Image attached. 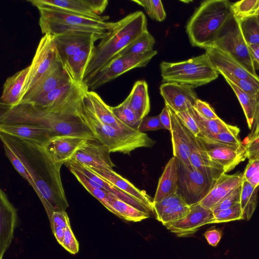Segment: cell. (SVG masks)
<instances>
[{
    "label": "cell",
    "instance_id": "6da1fadb",
    "mask_svg": "<svg viewBox=\"0 0 259 259\" xmlns=\"http://www.w3.org/2000/svg\"><path fill=\"white\" fill-rule=\"evenodd\" d=\"M0 138L9 143L25 166L49 220L53 212L65 211L69 204L61 178L63 164L55 162L42 146L2 133Z\"/></svg>",
    "mask_w": 259,
    "mask_h": 259
},
{
    "label": "cell",
    "instance_id": "7a4b0ae2",
    "mask_svg": "<svg viewBox=\"0 0 259 259\" xmlns=\"http://www.w3.org/2000/svg\"><path fill=\"white\" fill-rule=\"evenodd\" d=\"M84 94L51 110H42L27 103H20L13 107L3 108L4 111L0 116V124H23L40 126L50 130L54 137L73 135L94 139V135L80 112Z\"/></svg>",
    "mask_w": 259,
    "mask_h": 259
},
{
    "label": "cell",
    "instance_id": "3957f363",
    "mask_svg": "<svg viewBox=\"0 0 259 259\" xmlns=\"http://www.w3.org/2000/svg\"><path fill=\"white\" fill-rule=\"evenodd\" d=\"M146 30L147 19L142 11L131 13L116 22L107 34L95 47L83 82L86 84L111 60Z\"/></svg>",
    "mask_w": 259,
    "mask_h": 259
},
{
    "label": "cell",
    "instance_id": "277c9868",
    "mask_svg": "<svg viewBox=\"0 0 259 259\" xmlns=\"http://www.w3.org/2000/svg\"><path fill=\"white\" fill-rule=\"evenodd\" d=\"M232 14L231 4L227 0L202 2L186 26L191 45L204 49L210 47Z\"/></svg>",
    "mask_w": 259,
    "mask_h": 259
},
{
    "label": "cell",
    "instance_id": "5b68a950",
    "mask_svg": "<svg viewBox=\"0 0 259 259\" xmlns=\"http://www.w3.org/2000/svg\"><path fill=\"white\" fill-rule=\"evenodd\" d=\"M39 25L42 34L57 36L73 31H85L106 36L115 22L95 19L61 10L40 7Z\"/></svg>",
    "mask_w": 259,
    "mask_h": 259
},
{
    "label": "cell",
    "instance_id": "8992f818",
    "mask_svg": "<svg viewBox=\"0 0 259 259\" xmlns=\"http://www.w3.org/2000/svg\"><path fill=\"white\" fill-rule=\"evenodd\" d=\"M80 112L95 138L108 147L111 153L130 154L137 148L151 147L155 143L145 133H129L103 123L84 105L82 100Z\"/></svg>",
    "mask_w": 259,
    "mask_h": 259
},
{
    "label": "cell",
    "instance_id": "52a82bcc",
    "mask_svg": "<svg viewBox=\"0 0 259 259\" xmlns=\"http://www.w3.org/2000/svg\"><path fill=\"white\" fill-rule=\"evenodd\" d=\"M160 67L163 82L183 83L194 88L215 80L219 74L205 53L183 61H163Z\"/></svg>",
    "mask_w": 259,
    "mask_h": 259
},
{
    "label": "cell",
    "instance_id": "ba28073f",
    "mask_svg": "<svg viewBox=\"0 0 259 259\" xmlns=\"http://www.w3.org/2000/svg\"><path fill=\"white\" fill-rule=\"evenodd\" d=\"M210 47L228 53L252 74L257 76L248 45L241 32L239 22L233 14L225 23Z\"/></svg>",
    "mask_w": 259,
    "mask_h": 259
},
{
    "label": "cell",
    "instance_id": "9c48e42d",
    "mask_svg": "<svg viewBox=\"0 0 259 259\" xmlns=\"http://www.w3.org/2000/svg\"><path fill=\"white\" fill-rule=\"evenodd\" d=\"M178 175L177 192L189 206L199 203L216 182L209 179L192 166H186L179 160Z\"/></svg>",
    "mask_w": 259,
    "mask_h": 259
},
{
    "label": "cell",
    "instance_id": "30bf717a",
    "mask_svg": "<svg viewBox=\"0 0 259 259\" xmlns=\"http://www.w3.org/2000/svg\"><path fill=\"white\" fill-rule=\"evenodd\" d=\"M157 53L152 50L144 54L121 55L118 54L85 84L89 90H95L127 71L145 66Z\"/></svg>",
    "mask_w": 259,
    "mask_h": 259
},
{
    "label": "cell",
    "instance_id": "8fae6325",
    "mask_svg": "<svg viewBox=\"0 0 259 259\" xmlns=\"http://www.w3.org/2000/svg\"><path fill=\"white\" fill-rule=\"evenodd\" d=\"M58 60L54 36L45 34L38 43L29 65L23 96L51 69Z\"/></svg>",
    "mask_w": 259,
    "mask_h": 259
},
{
    "label": "cell",
    "instance_id": "7c38bea8",
    "mask_svg": "<svg viewBox=\"0 0 259 259\" xmlns=\"http://www.w3.org/2000/svg\"><path fill=\"white\" fill-rule=\"evenodd\" d=\"M36 8H55L88 18L107 20L108 16H101L106 9L107 0H28Z\"/></svg>",
    "mask_w": 259,
    "mask_h": 259
},
{
    "label": "cell",
    "instance_id": "4fadbf2b",
    "mask_svg": "<svg viewBox=\"0 0 259 259\" xmlns=\"http://www.w3.org/2000/svg\"><path fill=\"white\" fill-rule=\"evenodd\" d=\"M110 153L108 147L96 138L88 139L67 162L97 169H113L115 165L110 158Z\"/></svg>",
    "mask_w": 259,
    "mask_h": 259
},
{
    "label": "cell",
    "instance_id": "5bb4252c",
    "mask_svg": "<svg viewBox=\"0 0 259 259\" xmlns=\"http://www.w3.org/2000/svg\"><path fill=\"white\" fill-rule=\"evenodd\" d=\"M105 36L85 31H73L54 36L57 56L63 68L84 46Z\"/></svg>",
    "mask_w": 259,
    "mask_h": 259
},
{
    "label": "cell",
    "instance_id": "9a60e30c",
    "mask_svg": "<svg viewBox=\"0 0 259 259\" xmlns=\"http://www.w3.org/2000/svg\"><path fill=\"white\" fill-rule=\"evenodd\" d=\"M201 140L210 158L221 165L225 173L234 169L247 158L245 146H235L223 144L211 140L198 137Z\"/></svg>",
    "mask_w": 259,
    "mask_h": 259
},
{
    "label": "cell",
    "instance_id": "2e32d148",
    "mask_svg": "<svg viewBox=\"0 0 259 259\" xmlns=\"http://www.w3.org/2000/svg\"><path fill=\"white\" fill-rule=\"evenodd\" d=\"M214 215L210 208L199 203L190 206L189 213L184 218L165 225L166 228L178 237L193 235L199 229L207 224H213Z\"/></svg>",
    "mask_w": 259,
    "mask_h": 259
},
{
    "label": "cell",
    "instance_id": "e0dca14e",
    "mask_svg": "<svg viewBox=\"0 0 259 259\" xmlns=\"http://www.w3.org/2000/svg\"><path fill=\"white\" fill-rule=\"evenodd\" d=\"M71 81L72 80L58 60L51 69L24 95L20 103H34L55 89Z\"/></svg>",
    "mask_w": 259,
    "mask_h": 259
},
{
    "label": "cell",
    "instance_id": "ac0fdd59",
    "mask_svg": "<svg viewBox=\"0 0 259 259\" xmlns=\"http://www.w3.org/2000/svg\"><path fill=\"white\" fill-rule=\"evenodd\" d=\"M160 93L168 106L175 112L189 110L197 99L194 88L176 82H164L160 87Z\"/></svg>",
    "mask_w": 259,
    "mask_h": 259
},
{
    "label": "cell",
    "instance_id": "d6986e66",
    "mask_svg": "<svg viewBox=\"0 0 259 259\" xmlns=\"http://www.w3.org/2000/svg\"><path fill=\"white\" fill-rule=\"evenodd\" d=\"M205 50L219 74L249 80L259 84V76L252 74L228 53L213 47L206 48Z\"/></svg>",
    "mask_w": 259,
    "mask_h": 259
},
{
    "label": "cell",
    "instance_id": "ffe728a7",
    "mask_svg": "<svg viewBox=\"0 0 259 259\" xmlns=\"http://www.w3.org/2000/svg\"><path fill=\"white\" fill-rule=\"evenodd\" d=\"M190 138L191 165L209 179L216 181L225 173L223 168L213 162L207 154L204 145L198 137H195L188 128Z\"/></svg>",
    "mask_w": 259,
    "mask_h": 259
},
{
    "label": "cell",
    "instance_id": "44dd1931",
    "mask_svg": "<svg viewBox=\"0 0 259 259\" xmlns=\"http://www.w3.org/2000/svg\"><path fill=\"white\" fill-rule=\"evenodd\" d=\"M82 102L84 105L102 122L116 129L129 133H136L133 129L120 121L113 113L111 107L106 104L101 97L93 91L84 93Z\"/></svg>",
    "mask_w": 259,
    "mask_h": 259
},
{
    "label": "cell",
    "instance_id": "7402d4cb",
    "mask_svg": "<svg viewBox=\"0 0 259 259\" xmlns=\"http://www.w3.org/2000/svg\"><path fill=\"white\" fill-rule=\"evenodd\" d=\"M88 139L77 136H57L52 137L44 147L55 162L63 164Z\"/></svg>",
    "mask_w": 259,
    "mask_h": 259
},
{
    "label": "cell",
    "instance_id": "603a6c76",
    "mask_svg": "<svg viewBox=\"0 0 259 259\" xmlns=\"http://www.w3.org/2000/svg\"><path fill=\"white\" fill-rule=\"evenodd\" d=\"M17 210L3 190L0 191V259L9 248L17 224Z\"/></svg>",
    "mask_w": 259,
    "mask_h": 259
},
{
    "label": "cell",
    "instance_id": "cb8c5ba5",
    "mask_svg": "<svg viewBox=\"0 0 259 259\" xmlns=\"http://www.w3.org/2000/svg\"><path fill=\"white\" fill-rule=\"evenodd\" d=\"M167 107L170 117L171 129L170 132L174 156L184 165L188 166H192L189 158L191 148L190 138L187 129L176 113L168 106Z\"/></svg>",
    "mask_w": 259,
    "mask_h": 259
},
{
    "label": "cell",
    "instance_id": "d4e9b609",
    "mask_svg": "<svg viewBox=\"0 0 259 259\" xmlns=\"http://www.w3.org/2000/svg\"><path fill=\"white\" fill-rule=\"evenodd\" d=\"M0 133L44 146L54 136L40 126L23 124H0Z\"/></svg>",
    "mask_w": 259,
    "mask_h": 259
},
{
    "label": "cell",
    "instance_id": "484cf974",
    "mask_svg": "<svg viewBox=\"0 0 259 259\" xmlns=\"http://www.w3.org/2000/svg\"><path fill=\"white\" fill-rule=\"evenodd\" d=\"M29 65L6 80L1 97V108H10L20 103L29 71Z\"/></svg>",
    "mask_w": 259,
    "mask_h": 259
},
{
    "label": "cell",
    "instance_id": "4316f807",
    "mask_svg": "<svg viewBox=\"0 0 259 259\" xmlns=\"http://www.w3.org/2000/svg\"><path fill=\"white\" fill-rule=\"evenodd\" d=\"M243 172L232 175L223 174L213 186L199 202L204 207L211 209L224 197L242 184Z\"/></svg>",
    "mask_w": 259,
    "mask_h": 259
},
{
    "label": "cell",
    "instance_id": "83f0119b",
    "mask_svg": "<svg viewBox=\"0 0 259 259\" xmlns=\"http://www.w3.org/2000/svg\"><path fill=\"white\" fill-rule=\"evenodd\" d=\"M88 167L101 178L143 203L151 211H153V202L151 197L145 191L136 188L128 180L115 172L113 169H97Z\"/></svg>",
    "mask_w": 259,
    "mask_h": 259
},
{
    "label": "cell",
    "instance_id": "f1b7e54d",
    "mask_svg": "<svg viewBox=\"0 0 259 259\" xmlns=\"http://www.w3.org/2000/svg\"><path fill=\"white\" fill-rule=\"evenodd\" d=\"M179 159L173 156L165 165L159 179L158 186L153 199V204L177 192Z\"/></svg>",
    "mask_w": 259,
    "mask_h": 259
},
{
    "label": "cell",
    "instance_id": "f546056e",
    "mask_svg": "<svg viewBox=\"0 0 259 259\" xmlns=\"http://www.w3.org/2000/svg\"><path fill=\"white\" fill-rule=\"evenodd\" d=\"M94 43L93 42L86 45L75 54L64 68L72 81L83 82L84 74L95 47Z\"/></svg>",
    "mask_w": 259,
    "mask_h": 259
},
{
    "label": "cell",
    "instance_id": "4dcf8cb0",
    "mask_svg": "<svg viewBox=\"0 0 259 259\" xmlns=\"http://www.w3.org/2000/svg\"><path fill=\"white\" fill-rule=\"evenodd\" d=\"M127 99L139 119L142 120L149 113L150 104L148 84L145 81H137Z\"/></svg>",
    "mask_w": 259,
    "mask_h": 259
},
{
    "label": "cell",
    "instance_id": "1f68e13d",
    "mask_svg": "<svg viewBox=\"0 0 259 259\" xmlns=\"http://www.w3.org/2000/svg\"><path fill=\"white\" fill-rule=\"evenodd\" d=\"M108 201L118 214V217L128 221L140 222L148 218L150 214L138 210L109 193Z\"/></svg>",
    "mask_w": 259,
    "mask_h": 259
},
{
    "label": "cell",
    "instance_id": "d6a6232c",
    "mask_svg": "<svg viewBox=\"0 0 259 259\" xmlns=\"http://www.w3.org/2000/svg\"><path fill=\"white\" fill-rule=\"evenodd\" d=\"M189 110L200 130L201 133L199 136L205 137L218 134L227 131L233 126L232 125L226 123L220 118L217 119L205 118L201 115L193 107Z\"/></svg>",
    "mask_w": 259,
    "mask_h": 259
},
{
    "label": "cell",
    "instance_id": "836d02e7",
    "mask_svg": "<svg viewBox=\"0 0 259 259\" xmlns=\"http://www.w3.org/2000/svg\"><path fill=\"white\" fill-rule=\"evenodd\" d=\"M259 187L254 188L248 182L243 180L240 204L243 220L248 221L252 217L257 204V191Z\"/></svg>",
    "mask_w": 259,
    "mask_h": 259
},
{
    "label": "cell",
    "instance_id": "e575fe53",
    "mask_svg": "<svg viewBox=\"0 0 259 259\" xmlns=\"http://www.w3.org/2000/svg\"><path fill=\"white\" fill-rule=\"evenodd\" d=\"M225 79L236 95L243 110L248 127L251 130L255 116L256 109L255 98L244 92L229 79Z\"/></svg>",
    "mask_w": 259,
    "mask_h": 259
},
{
    "label": "cell",
    "instance_id": "d590c367",
    "mask_svg": "<svg viewBox=\"0 0 259 259\" xmlns=\"http://www.w3.org/2000/svg\"><path fill=\"white\" fill-rule=\"evenodd\" d=\"M154 44V38L148 30H146L119 54L121 55L144 54L152 51Z\"/></svg>",
    "mask_w": 259,
    "mask_h": 259
},
{
    "label": "cell",
    "instance_id": "8d00e7d4",
    "mask_svg": "<svg viewBox=\"0 0 259 259\" xmlns=\"http://www.w3.org/2000/svg\"><path fill=\"white\" fill-rule=\"evenodd\" d=\"M115 116L122 123L128 127L138 130L141 121L131 107L127 98L120 104L111 107Z\"/></svg>",
    "mask_w": 259,
    "mask_h": 259
},
{
    "label": "cell",
    "instance_id": "74e56055",
    "mask_svg": "<svg viewBox=\"0 0 259 259\" xmlns=\"http://www.w3.org/2000/svg\"><path fill=\"white\" fill-rule=\"evenodd\" d=\"M239 22L247 44L259 45V20L256 15L246 18Z\"/></svg>",
    "mask_w": 259,
    "mask_h": 259
},
{
    "label": "cell",
    "instance_id": "f35d334b",
    "mask_svg": "<svg viewBox=\"0 0 259 259\" xmlns=\"http://www.w3.org/2000/svg\"><path fill=\"white\" fill-rule=\"evenodd\" d=\"M233 16L240 21L256 15L259 12V0H242L231 4Z\"/></svg>",
    "mask_w": 259,
    "mask_h": 259
},
{
    "label": "cell",
    "instance_id": "ab89813d",
    "mask_svg": "<svg viewBox=\"0 0 259 259\" xmlns=\"http://www.w3.org/2000/svg\"><path fill=\"white\" fill-rule=\"evenodd\" d=\"M5 151L6 156L9 159L17 172L34 189L35 186L23 162L16 152L4 139H1Z\"/></svg>",
    "mask_w": 259,
    "mask_h": 259
},
{
    "label": "cell",
    "instance_id": "60d3db41",
    "mask_svg": "<svg viewBox=\"0 0 259 259\" xmlns=\"http://www.w3.org/2000/svg\"><path fill=\"white\" fill-rule=\"evenodd\" d=\"M190 211V206L186 203L175 204L165 209L158 221L165 226L184 218Z\"/></svg>",
    "mask_w": 259,
    "mask_h": 259
},
{
    "label": "cell",
    "instance_id": "b9f144b4",
    "mask_svg": "<svg viewBox=\"0 0 259 259\" xmlns=\"http://www.w3.org/2000/svg\"><path fill=\"white\" fill-rule=\"evenodd\" d=\"M239 133L240 128L236 125H233L227 131L202 137L223 144L237 146L242 144L239 138Z\"/></svg>",
    "mask_w": 259,
    "mask_h": 259
},
{
    "label": "cell",
    "instance_id": "7bdbcfd3",
    "mask_svg": "<svg viewBox=\"0 0 259 259\" xmlns=\"http://www.w3.org/2000/svg\"><path fill=\"white\" fill-rule=\"evenodd\" d=\"M143 7L152 19L161 22L166 18V13L161 1L141 0L133 1Z\"/></svg>",
    "mask_w": 259,
    "mask_h": 259
},
{
    "label": "cell",
    "instance_id": "ee69618b",
    "mask_svg": "<svg viewBox=\"0 0 259 259\" xmlns=\"http://www.w3.org/2000/svg\"><path fill=\"white\" fill-rule=\"evenodd\" d=\"M214 223H227L234 221L243 220L242 211L240 203L221 210L214 214Z\"/></svg>",
    "mask_w": 259,
    "mask_h": 259
},
{
    "label": "cell",
    "instance_id": "f6af8a7d",
    "mask_svg": "<svg viewBox=\"0 0 259 259\" xmlns=\"http://www.w3.org/2000/svg\"><path fill=\"white\" fill-rule=\"evenodd\" d=\"M241 188L242 184L213 206L211 208L213 214L240 203Z\"/></svg>",
    "mask_w": 259,
    "mask_h": 259
},
{
    "label": "cell",
    "instance_id": "bcb514c9",
    "mask_svg": "<svg viewBox=\"0 0 259 259\" xmlns=\"http://www.w3.org/2000/svg\"><path fill=\"white\" fill-rule=\"evenodd\" d=\"M248 95L256 98L259 96V84L249 80L240 79L230 75H222Z\"/></svg>",
    "mask_w": 259,
    "mask_h": 259
},
{
    "label": "cell",
    "instance_id": "7dc6e473",
    "mask_svg": "<svg viewBox=\"0 0 259 259\" xmlns=\"http://www.w3.org/2000/svg\"><path fill=\"white\" fill-rule=\"evenodd\" d=\"M243 180L246 181L254 188L259 187V159L248 160L243 172Z\"/></svg>",
    "mask_w": 259,
    "mask_h": 259
},
{
    "label": "cell",
    "instance_id": "c3c4849f",
    "mask_svg": "<svg viewBox=\"0 0 259 259\" xmlns=\"http://www.w3.org/2000/svg\"><path fill=\"white\" fill-rule=\"evenodd\" d=\"M182 203H186L182 196L176 192L164 198L159 202L153 204V212L156 219L158 220L162 212L166 208L175 204Z\"/></svg>",
    "mask_w": 259,
    "mask_h": 259
},
{
    "label": "cell",
    "instance_id": "681fc988",
    "mask_svg": "<svg viewBox=\"0 0 259 259\" xmlns=\"http://www.w3.org/2000/svg\"><path fill=\"white\" fill-rule=\"evenodd\" d=\"M79 182L90 194L97 199L107 209L118 217L117 212L108 202V197L109 192L105 189L95 188L89 184L83 181H80Z\"/></svg>",
    "mask_w": 259,
    "mask_h": 259
},
{
    "label": "cell",
    "instance_id": "f907efd6",
    "mask_svg": "<svg viewBox=\"0 0 259 259\" xmlns=\"http://www.w3.org/2000/svg\"><path fill=\"white\" fill-rule=\"evenodd\" d=\"M61 245L72 254H74L78 252L79 243L71 230L70 225L65 229L64 238Z\"/></svg>",
    "mask_w": 259,
    "mask_h": 259
},
{
    "label": "cell",
    "instance_id": "816d5d0a",
    "mask_svg": "<svg viewBox=\"0 0 259 259\" xmlns=\"http://www.w3.org/2000/svg\"><path fill=\"white\" fill-rule=\"evenodd\" d=\"M176 114L184 126L195 137H198L200 135V130L189 110Z\"/></svg>",
    "mask_w": 259,
    "mask_h": 259
},
{
    "label": "cell",
    "instance_id": "f5cc1de1",
    "mask_svg": "<svg viewBox=\"0 0 259 259\" xmlns=\"http://www.w3.org/2000/svg\"><path fill=\"white\" fill-rule=\"evenodd\" d=\"M194 108L203 117L208 119H217L220 117L214 109L206 102L197 99L193 105Z\"/></svg>",
    "mask_w": 259,
    "mask_h": 259
},
{
    "label": "cell",
    "instance_id": "db71d44e",
    "mask_svg": "<svg viewBox=\"0 0 259 259\" xmlns=\"http://www.w3.org/2000/svg\"><path fill=\"white\" fill-rule=\"evenodd\" d=\"M164 128L161 123L159 115L154 116H146L142 120L138 130L143 132Z\"/></svg>",
    "mask_w": 259,
    "mask_h": 259
},
{
    "label": "cell",
    "instance_id": "11a10c76",
    "mask_svg": "<svg viewBox=\"0 0 259 259\" xmlns=\"http://www.w3.org/2000/svg\"><path fill=\"white\" fill-rule=\"evenodd\" d=\"M49 221L51 227L56 226L65 229L70 225L69 217L65 210L53 212Z\"/></svg>",
    "mask_w": 259,
    "mask_h": 259
},
{
    "label": "cell",
    "instance_id": "9f6ffc18",
    "mask_svg": "<svg viewBox=\"0 0 259 259\" xmlns=\"http://www.w3.org/2000/svg\"><path fill=\"white\" fill-rule=\"evenodd\" d=\"M244 146L248 160L259 159V136L247 141Z\"/></svg>",
    "mask_w": 259,
    "mask_h": 259
},
{
    "label": "cell",
    "instance_id": "6f0895ef",
    "mask_svg": "<svg viewBox=\"0 0 259 259\" xmlns=\"http://www.w3.org/2000/svg\"><path fill=\"white\" fill-rule=\"evenodd\" d=\"M222 235V230L214 227L207 230L203 234L208 244L212 246L218 244Z\"/></svg>",
    "mask_w": 259,
    "mask_h": 259
},
{
    "label": "cell",
    "instance_id": "680465c9",
    "mask_svg": "<svg viewBox=\"0 0 259 259\" xmlns=\"http://www.w3.org/2000/svg\"><path fill=\"white\" fill-rule=\"evenodd\" d=\"M159 116L164 129L170 131L171 129L170 117L168 107L166 104H165Z\"/></svg>",
    "mask_w": 259,
    "mask_h": 259
},
{
    "label": "cell",
    "instance_id": "91938a15",
    "mask_svg": "<svg viewBox=\"0 0 259 259\" xmlns=\"http://www.w3.org/2000/svg\"><path fill=\"white\" fill-rule=\"evenodd\" d=\"M250 56L255 70H259V45H248Z\"/></svg>",
    "mask_w": 259,
    "mask_h": 259
},
{
    "label": "cell",
    "instance_id": "94428289",
    "mask_svg": "<svg viewBox=\"0 0 259 259\" xmlns=\"http://www.w3.org/2000/svg\"><path fill=\"white\" fill-rule=\"evenodd\" d=\"M51 229L58 242L61 245L64 238L65 229L56 226L51 227Z\"/></svg>",
    "mask_w": 259,
    "mask_h": 259
},
{
    "label": "cell",
    "instance_id": "6125c7cd",
    "mask_svg": "<svg viewBox=\"0 0 259 259\" xmlns=\"http://www.w3.org/2000/svg\"><path fill=\"white\" fill-rule=\"evenodd\" d=\"M259 136V125L255 130L251 133H249L248 137V141Z\"/></svg>",
    "mask_w": 259,
    "mask_h": 259
},
{
    "label": "cell",
    "instance_id": "be15d7a7",
    "mask_svg": "<svg viewBox=\"0 0 259 259\" xmlns=\"http://www.w3.org/2000/svg\"><path fill=\"white\" fill-rule=\"evenodd\" d=\"M256 16L258 18V20H259V13L256 15Z\"/></svg>",
    "mask_w": 259,
    "mask_h": 259
},
{
    "label": "cell",
    "instance_id": "e7e4bbea",
    "mask_svg": "<svg viewBox=\"0 0 259 259\" xmlns=\"http://www.w3.org/2000/svg\"><path fill=\"white\" fill-rule=\"evenodd\" d=\"M259 13V12H258Z\"/></svg>",
    "mask_w": 259,
    "mask_h": 259
}]
</instances>
